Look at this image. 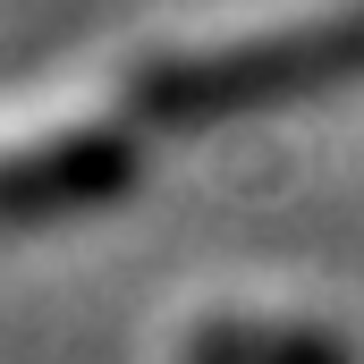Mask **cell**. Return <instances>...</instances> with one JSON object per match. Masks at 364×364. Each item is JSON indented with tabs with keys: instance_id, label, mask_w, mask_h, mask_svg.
Instances as JSON below:
<instances>
[{
	"instance_id": "cell-3",
	"label": "cell",
	"mask_w": 364,
	"mask_h": 364,
	"mask_svg": "<svg viewBox=\"0 0 364 364\" xmlns=\"http://www.w3.org/2000/svg\"><path fill=\"white\" fill-rule=\"evenodd\" d=\"M161 364H356V348L279 296H178L161 314Z\"/></svg>"
},
{
	"instance_id": "cell-2",
	"label": "cell",
	"mask_w": 364,
	"mask_h": 364,
	"mask_svg": "<svg viewBox=\"0 0 364 364\" xmlns=\"http://www.w3.org/2000/svg\"><path fill=\"white\" fill-rule=\"evenodd\" d=\"M144 170V127L102 85L0 102V237L85 220Z\"/></svg>"
},
{
	"instance_id": "cell-1",
	"label": "cell",
	"mask_w": 364,
	"mask_h": 364,
	"mask_svg": "<svg viewBox=\"0 0 364 364\" xmlns=\"http://www.w3.org/2000/svg\"><path fill=\"white\" fill-rule=\"evenodd\" d=\"M348 77H364V0H203L136 26L93 85L144 136H161L220 127Z\"/></svg>"
}]
</instances>
